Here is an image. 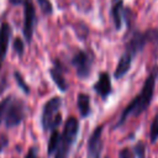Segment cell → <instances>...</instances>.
Masks as SVG:
<instances>
[{"label": "cell", "mask_w": 158, "mask_h": 158, "mask_svg": "<svg viewBox=\"0 0 158 158\" xmlns=\"http://www.w3.org/2000/svg\"><path fill=\"white\" fill-rule=\"evenodd\" d=\"M157 79H158V65H154L149 70L147 78L144 79V83L142 85L141 91L122 110L120 118L117 120V122L112 127L114 130L121 127L127 121V118H130V117H137V116H139L141 114H143L148 109V106L152 102L153 95H154V88H156Z\"/></svg>", "instance_id": "1"}, {"label": "cell", "mask_w": 158, "mask_h": 158, "mask_svg": "<svg viewBox=\"0 0 158 158\" xmlns=\"http://www.w3.org/2000/svg\"><path fill=\"white\" fill-rule=\"evenodd\" d=\"M79 132V121L74 116H69L64 122L63 132L59 138V143L57 151L54 152V158H68L74 146Z\"/></svg>", "instance_id": "2"}, {"label": "cell", "mask_w": 158, "mask_h": 158, "mask_svg": "<svg viewBox=\"0 0 158 158\" xmlns=\"http://www.w3.org/2000/svg\"><path fill=\"white\" fill-rule=\"evenodd\" d=\"M158 42V28H148L146 31L135 30L130 33L128 38L125 42V52L135 58L141 53L148 43Z\"/></svg>", "instance_id": "3"}, {"label": "cell", "mask_w": 158, "mask_h": 158, "mask_svg": "<svg viewBox=\"0 0 158 158\" xmlns=\"http://www.w3.org/2000/svg\"><path fill=\"white\" fill-rule=\"evenodd\" d=\"M62 107V98L53 96L43 105L41 114V125L43 131H53L62 123V115L59 112Z\"/></svg>", "instance_id": "4"}, {"label": "cell", "mask_w": 158, "mask_h": 158, "mask_svg": "<svg viewBox=\"0 0 158 158\" xmlns=\"http://www.w3.org/2000/svg\"><path fill=\"white\" fill-rule=\"evenodd\" d=\"M25 116H26L25 101L19 98H11V100L6 107V111H5V116H4L5 126L7 128L19 126L23 121Z\"/></svg>", "instance_id": "5"}, {"label": "cell", "mask_w": 158, "mask_h": 158, "mask_svg": "<svg viewBox=\"0 0 158 158\" xmlns=\"http://www.w3.org/2000/svg\"><path fill=\"white\" fill-rule=\"evenodd\" d=\"M72 65L77 70V75L79 79H86L91 74V68H93V54L88 51L84 49H78L75 53L72 56Z\"/></svg>", "instance_id": "6"}, {"label": "cell", "mask_w": 158, "mask_h": 158, "mask_svg": "<svg viewBox=\"0 0 158 158\" xmlns=\"http://www.w3.org/2000/svg\"><path fill=\"white\" fill-rule=\"evenodd\" d=\"M36 23V10L32 0H23V36L27 43H31Z\"/></svg>", "instance_id": "7"}, {"label": "cell", "mask_w": 158, "mask_h": 158, "mask_svg": "<svg viewBox=\"0 0 158 158\" xmlns=\"http://www.w3.org/2000/svg\"><path fill=\"white\" fill-rule=\"evenodd\" d=\"M102 131H104V125L96 126L91 135L88 138V153L86 158H100L101 152L104 148L102 143Z\"/></svg>", "instance_id": "8"}, {"label": "cell", "mask_w": 158, "mask_h": 158, "mask_svg": "<svg viewBox=\"0 0 158 158\" xmlns=\"http://www.w3.org/2000/svg\"><path fill=\"white\" fill-rule=\"evenodd\" d=\"M93 89L102 100H105L112 93V84H111L110 74L107 72H100L98 80L93 85Z\"/></svg>", "instance_id": "9"}, {"label": "cell", "mask_w": 158, "mask_h": 158, "mask_svg": "<svg viewBox=\"0 0 158 158\" xmlns=\"http://www.w3.org/2000/svg\"><path fill=\"white\" fill-rule=\"evenodd\" d=\"M64 72H65V69H64L62 62L58 59H54L53 65L49 68V75H51L52 80L54 81V84L57 85V88L63 93L68 90V83L64 78Z\"/></svg>", "instance_id": "10"}, {"label": "cell", "mask_w": 158, "mask_h": 158, "mask_svg": "<svg viewBox=\"0 0 158 158\" xmlns=\"http://www.w3.org/2000/svg\"><path fill=\"white\" fill-rule=\"evenodd\" d=\"M132 60H133V58H132L128 53L123 52V53L121 54L118 62H117L116 69H115V72H114V78H115V79H121L122 77H125V75L130 72V69H131Z\"/></svg>", "instance_id": "11"}, {"label": "cell", "mask_w": 158, "mask_h": 158, "mask_svg": "<svg viewBox=\"0 0 158 158\" xmlns=\"http://www.w3.org/2000/svg\"><path fill=\"white\" fill-rule=\"evenodd\" d=\"M91 99L89 94L79 93L77 96V107L80 114V117L85 118L91 114Z\"/></svg>", "instance_id": "12"}, {"label": "cell", "mask_w": 158, "mask_h": 158, "mask_svg": "<svg viewBox=\"0 0 158 158\" xmlns=\"http://www.w3.org/2000/svg\"><path fill=\"white\" fill-rule=\"evenodd\" d=\"M10 36H11V27H10V25L7 22H2L1 27H0V60L1 62H2L4 57L6 56Z\"/></svg>", "instance_id": "13"}, {"label": "cell", "mask_w": 158, "mask_h": 158, "mask_svg": "<svg viewBox=\"0 0 158 158\" xmlns=\"http://www.w3.org/2000/svg\"><path fill=\"white\" fill-rule=\"evenodd\" d=\"M122 11H123V0H116L111 7V17L116 30H120L122 26Z\"/></svg>", "instance_id": "14"}, {"label": "cell", "mask_w": 158, "mask_h": 158, "mask_svg": "<svg viewBox=\"0 0 158 158\" xmlns=\"http://www.w3.org/2000/svg\"><path fill=\"white\" fill-rule=\"evenodd\" d=\"M59 138H60V133L58 132V130H53L51 136H49L48 146H47V154L48 156L54 154V152L57 151V147H58V143H59Z\"/></svg>", "instance_id": "15"}, {"label": "cell", "mask_w": 158, "mask_h": 158, "mask_svg": "<svg viewBox=\"0 0 158 158\" xmlns=\"http://www.w3.org/2000/svg\"><path fill=\"white\" fill-rule=\"evenodd\" d=\"M158 141V110L152 120L151 127H149V142L156 143Z\"/></svg>", "instance_id": "16"}, {"label": "cell", "mask_w": 158, "mask_h": 158, "mask_svg": "<svg viewBox=\"0 0 158 158\" xmlns=\"http://www.w3.org/2000/svg\"><path fill=\"white\" fill-rule=\"evenodd\" d=\"M12 48H14V52L19 57H21L23 54V52H25V42H23V40L20 38V37H16L14 40V42H12Z\"/></svg>", "instance_id": "17"}, {"label": "cell", "mask_w": 158, "mask_h": 158, "mask_svg": "<svg viewBox=\"0 0 158 158\" xmlns=\"http://www.w3.org/2000/svg\"><path fill=\"white\" fill-rule=\"evenodd\" d=\"M14 77H15V79H16L17 85H19L26 94H30V86H28V84L25 81V79H23V77L21 75V73H20V72H15V73H14Z\"/></svg>", "instance_id": "18"}, {"label": "cell", "mask_w": 158, "mask_h": 158, "mask_svg": "<svg viewBox=\"0 0 158 158\" xmlns=\"http://www.w3.org/2000/svg\"><path fill=\"white\" fill-rule=\"evenodd\" d=\"M132 151H133V153H135L136 157H138V158H146V144H144V142H142V141L137 142L135 144V147H133Z\"/></svg>", "instance_id": "19"}, {"label": "cell", "mask_w": 158, "mask_h": 158, "mask_svg": "<svg viewBox=\"0 0 158 158\" xmlns=\"http://www.w3.org/2000/svg\"><path fill=\"white\" fill-rule=\"evenodd\" d=\"M37 2H38V5H40V7H41L43 14L51 15L53 12V6H52L49 0H37Z\"/></svg>", "instance_id": "20"}, {"label": "cell", "mask_w": 158, "mask_h": 158, "mask_svg": "<svg viewBox=\"0 0 158 158\" xmlns=\"http://www.w3.org/2000/svg\"><path fill=\"white\" fill-rule=\"evenodd\" d=\"M11 95L10 96H6L5 99H2L1 101H0V125H1V122L4 121V116H5V111H6V107H7V105H9V102H10V100H11Z\"/></svg>", "instance_id": "21"}, {"label": "cell", "mask_w": 158, "mask_h": 158, "mask_svg": "<svg viewBox=\"0 0 158 158\" xmlns=\"http://www.w3.org/2000/svg\"><path fill=\"white\" fill-rule=\"evenodd\" d=\"M118 158H136V156L130 147H125L118 151Z\"/></svg>", "instance_id": "22"}, {"label": "cell", "mask_w": 158, "mask_h": 158, "mask_svg": "<svg viewBox=\"0 0 158 158\" xmlns=\"http://www.w3.org/2000/svg\"><path fill=\"white\" fill-rule=\"evenodd\" d=\"M9 144V137L5 133H0V153L7 147Z\"/></svg>", "instance_id": "23"}, {"label": "cell", "mask_w": 158, "mask_h": 158, "mask_svg": "<svg viewBox=\"0 0 158 158\" xmlns=\"http://www.w3.org/2000/svg\"><path fill=\"white\" fill-rule=\"evenodd\" d=\"M25 158H38L37 157V153H36V148L35 147H31L28 149V152H27V154H26Z\"/></svg>", "instance_id": "24"}, {"label": "cell", "mask_w": 158, "mask_h": 158, "mask_svg": "<svg viewBox=\"0 0 158 158\" xmlns=\"http://www.w3.org/2000/svg\"><path fill=\"white\" fill-rule=\"evenodd\" d=\"M10 2H11V4H14V5H19V4L23 2V0H10Z\"/></svg>", "instance_id": "25"}, {"label": "cell", "mask_w": 158, "mask_h": 158, "mask_svg": "<svg viewBox=\"0 0 158 158\" xmlns=\"http://www.w3.org/2000/svg\"><path fill=\"white\" fill-rule=\"evenodd\" d=\"M0 68H1V60H0Z\"/></svg>", "instance_id": "26"}, {"label": "cell", "mask_w": 158, "mask_h": 158, "mask_svg": "<svg viewBox=\"0 0 158 158\" xmlns=\"http://www.w3.org/2000/svg\"><path fill=\"white\" fill-rule=\"evenodd\" d=\"M105 158H109V157H105Z\"/></svg>", "instance_id": "27"}, {"label": "cell", "mask_w": 158, "mask_h": 158, "mask_svg": "<svg viewBox=\"0 0 158 158\" xmlns=\"http://www.w3.org/2000/svg\"><path fill=\"white\" fill-rule=\"evenodd\" d=\"M114 1H116V0H114Z\"/></svg>", "instance_id": "28"}]
</instances>
